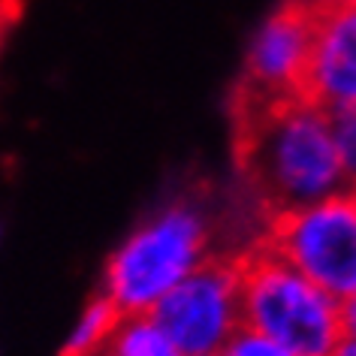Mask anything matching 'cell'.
I'll use <instances>...</instances> for the list:
<instances>
[{
  "instance_id": "cell-1",
  "label": "cell",
  "mask_w": 356,
  "mask_h": 356,
  "mask_svg": "<svg viewBox=\"0 0 356 356\" xmlns=\"http://www.w3.org/2000/svg\"><path fill=\"white\" fill-rule=\"evenodd\" d=\"M229 115L236 163L269 215L347 188L323 106L302 97H263L236 85Z\"/></svg>"
},
{
  "instance_id": "cell-2",
  "label": "cell",
  "mask_w": 356,
  "mask_h": 356,
  "mask_svg": "<svg viewBox=\"0 0 356 356\" xmlns=\"http://www.w3.org/2000/svg\"><path fill=\"white\" fill-rule=\"evenodd\" d=\"M209 257L211 227L206 211L191 200H175L142 220L109 254L100 296L118 314H151Z\"/></svg>"
},
{
  "instance_id": "cell-3",
  "label": "cell",
  "mask_w": 356,
  "mask_h": 356,
  "mask_svg": "<svg viewBox=\"0 0 356 356\" xmlns=\"http://www.w3.org/2000/svg\"><path fill=\"white\" fill-rule=\"evenodd\" d=\"M242 266V323L281 341L296 356H329L344 338L341 302L257 245L238 257Z\"/></svg>"
},
{
  "instance_id": "cell-4",
  "label": "cell",
  "mask_w": 356,
  "mask_h": 356,
  "mask_svg": "<svg viewBox=\"0 0 356 356\" xmlns=\"http://www.w3.org/2000/svg\"><path fill=\"white\" fill-rule=\"evenodd\" d=\"M266 248L338 302L356 293V188L272 215Z\"/></svg>"
},
{
  "instance_id": "cell-5",
  "label": "cell",
  "mask_w": 356,
  "mask_h": 356,
  "mask_svg": "<svg viewBox=\"0 0 356 356\" xmlns=\"http://www.w3.org/2000/svg\"><path fill=\"white\" fill-rule=\"evenodd\" d=\"M151 317L184 356H218L242 326V266L236 257H215L178 281Z\"/></svg>"
},
{
  "instance_id": "cell-6",
  "label": "cell",
  "mask_w": 356,
  "mask_h": 356,
  "mask_svg": "<svg viewBox=\"0 0 356 356\" xmlns=\"http://www.w3.org/2000/svg\"><path fill=\"white\" fill-rule=\"evenodd\" d=\"M323 22L326 15L305 0H281L254 37L236 85L263 97H302V79Z\"/></svg>"
},
{
  "instance_id": "cell-7",
  "label": "cell",
  "mask_w": 356,
  "mask_h": 356,
  "mask_svg": "<svg viewBox=\"0 0 356 356\" xmlns=\"http://www.w3.org/2000/svg\"><path fill=\"white\" fill-rule=\"evenodd\" d=\"M302 97L323 109L356 103V6L323 22L302 79Z\"/></svg>"
},
{
  "instance_id": "cell-8",
  "label": "cell",
  "mask_w": 356,
  "mask_h": 356,
  "mask_svg": "<svg viewBox=\"0 0 356 356\" xmlns=\"http://www.w3.org/2000/svg\"><path fill=\"white\" fill-rule=\"evenodd\" d=\"M100 356H184L151 314H121Z\"/></svg>"
},
{
  "instance_id": "cell-9",
  "label": "cell",
  "mask_w": 356,
  "mask_h": 356,
  "mask_svg": "<svg viewBox=\"0 0 356 356\" xmlns=\"http://www.w3.org/2000/svg\"><path fill=\"white\" fill-rule=\"evenodd\" d=\"M118 311H115L103 296L91 299L79 311L64 341V353L60 356H100L103 344L109 341L115 323H118Z\"/></svg>"
},
{
  "instance_id": "cell-10",
  "label": "cell",
  "mask_w": 356,
  "mask_h": 356,
  "mask_svg": "<svg viewBox=\"0 0 356 356\" xmlns=\"http://www.w3.org/2000/svg\"><path fill=\"white\" fill-rule=\"evenodd\" d=\"M326 115H329V130H332V139H335L344 184L356 188V103L332 106V109H326Z\"/></svg>"
},
{
  "instance_id": "cell-11",
  "label": "cell",
  "mask_w": 356,
  "mask_h": 356,
  "mask_svg": "<svg viewBox=\"0 0 356 356\" xmlns=\"http://www.w3.org/2000/svg\"><path fill=\"white\" fill-rule=\"evenodd\" d=\"M218 356H296V353L287 350V347H284L281 341H275V338L257 332V329L242 323Z\"/></svg>"
},
{
  "instance_id": "cell-12",
  "label": "cell",
  "mask_w": 356,
  "mask_h": 356,
  "mask_svg": "<svg viewBox=\"0 0 356 356\" xmlns=\"http://www.w3.org/2000/svg\"><path fill=\"white\" fill-rule=\"evenodd\" d=\"M305 3H311L317 13H323L326 19H329V15H335V13L353 10V6H356V0H305Z\"/></svg>"
},
{
  "instance_id": "cell-13",
  "label": "cell",
  "mask_w": 356,
  "mask_h": 356,
  "mask_svg": "<svg viewBox=\"0 0 356 356\" xmlns=\"http://www.w3.org/2000/svg\"><path fill=\"white\" fill-rule=\"evenodd\" d=\"M341 329L347 338H356V293L341 302Z\"/></svg>"
},
{
  "instance_id": "cell-14",
  "label": "cell",
  "mask_w": 356,
  "mask_h": 356,
  "mask_svg": "<svg viewBox=\"0 0 356 356\" xmlns=\"http://www.w3.org/2000/svg\"><path fill=\"white\" fill-rule=\"evenodd\" d=\"M329 356H356V338H341V341L335 344V350L329 353Z\"/></svg>"
},
{
  "instance_id": "cell-15",
  "label": "cell",
  "mask_w": 356,
  "mask_h": 356,
  "mask_svg": "<svg viewBox=\"0 0 356 356\" xmlns=\"http://www.w3.org/2000/svg\"><path fill=\"white\" fill-rule=\"evenodd\" d=\"M13 3L15 0H0V33H3L6 22H10V15H13Z\"/></svg>"
}]
</instances>
